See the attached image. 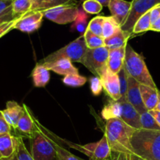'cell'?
<instances>
[{
	"mask_svg": "<svg viewBox=\"0 0 160 160\" xmlns=\"http://www.w3.org/2000/svg\"><path fill=\"white\" fill-rule=\"evenodd\" d=\"M151 31H156V32H160V17L154 23L152 24Z\"/></svg>",
	"mask_w": 160,
	"mask_h": 160,
	"instance_id": "46",
	"label": "cell"
},
{
	"mask_svg": "<svg viewBox=\"0 0 160 160\" xmlns=\"http://www.w3.org/2000/svg\"><path fill=\"white\" fill-rule=\"evenodd\" d=\"M12 160H18V159H17V156H16L15 157H14L13 159H12Z\"/></svg>",
	"mask_w": 160,
	"mask_h": 160,
	"instance_id": "50",
	"label": "cell"
},
{
	"mask_svg": "<svg viewBox=\"0 0 160 160\" xmlns=\"http://www.w3.org/2000/svg\"><path fill=\"white\" fill-rule=\"evenodd\" d=\"M13 0H0V15L12 11Z\"/></svg>",
	"mask_w": 160,
	"mask_h": 160,
	"instance_id": "40",
	"label": "cell"
},
{
	"mask_svg": "<svg viewBox=\"0 0 160 160\" xmlns=\"http://www.w3.org/2000/svg\"><path fill=\"white\" fill-rule=\"evenodd\" d=\"M103 89L113 101H119L121 98L120 78L118 74L112 73L108 67L100 76Z\"/></svg>",
	"mask_w": 160,
	"mask_h": 160,
	"instance_id": "11",
	"label": "cell"
},
{
	"mask_svg": "<svg viewBox=\"0 0 160 160\" xmlns=\"http://www.w3.org/2000/svg\"><path fill=\"white\" fill-rule=\"evenodd\" d=\"M23 112L19 120L15 132L20 133L19 136H24L30 138L38 130L37 120L26 105L23 104Z\"/></svg>",
	"mask_w": 160,
	"mask_h": 160,
	"instance_id": "12",
	"label": "cell"
},
{
	"mask_svg": "<svg viewBox=\"0 0 160 160\" xmlns=\"http://www.w3.org/2000/svg\"><path fill=\"white\" fill-rule=\"evenodd\" d=\"M78 8L77 4L65 5L56 6L51 9L43 10L44 17L58 24H67L74 22L78 15Z\"/></svg>",
	"mask_w": 160,
	"mask_h": 160,
	"instance_id": "9",
	"label": "cell"
},
{
	"mask_svg": "<svg viewBox=\"0 0 160 160\" xmlns=\"http://www.w3.org/2000/svg\"><path fill=\"white\" fill-rule=\"evenodd\" d=\"M32 3L31 0H13L12 4V12L18 17L31 12Z\"/></svg>",
	"mask_w": 160,
	"mask_h": 160,
	"instance_id": "27",
	"label": "cell"
},
{
	"mask_svg": "<svg viewBox=\"0 0 160 160\" xmlns=\"http://www.w3.org/2000/svg\"><path fill=\"white\" fill-rule=\"evenodd\" d=\"M127 101L131 103L140 114L148 112L142 102V95L140 92V84L137 81L128 75V93H127Z\"/></svg>",
	"mask_w": 160,
	"mask_h": 160,
	"instance_id": "14",
	"label": "cell"
},
{
	"mask_svg": "<svg viewBox=\"0 0 160 160\" xmlns=\"http://www.w3.org/2000/svg\"><path fill=\"white\" fill-rule=\"evenodd\" d=\"M77 4L76 0H46L45 9H51L56 6H65V5Z\"/></svg>",
	"mask_w": 160,
	"mask_h": 160,
	"instance_id": "37",
	"label": "cell"
},
{
	"mask_svg": "<svg viewBox=\"0 0 160 160\" xmlns=\"http://www.w3.org/2000/svg\"><path fill=\"white\" fill-rule=\"evenodd\" d=\"M135 131L120 118L106 120L104 134L107 138L111 151L134 155L131 141Z\"/></svg>",
	"mask_w": 160,
	"mask_h": 160,
	"instance_id": "1",
	"label": "cell"
},
{
	"mask_svg": "<svg viewBox=\"0 0 160 160\" xmlns=\"http://www.w3.org/2000/svg\"><path fill=\"white\" fill-rule=\"evenodd\" d=\"M132 1H137V0H132Z\"/></svg>",
	"mask_w": 160,
	"mask_h": 160,
	"instance_id": "51",
	"label": "cell"
},
{
	"mask_svg": "<svg viewBox=\"0 0 160 160\" xmlns=\"http://www.w3.org/2000/svg\"><path fill=\"white\" fill-rule=\"evenodd\" d=\"M131 156H132V160H145L143 159H141V158L138 157V156H135V155H132Z\"/></svg>",
	"mask_w": 160,
	"mask_h": 160,
	"instance_id": "49",
	"label": "cell"
},
{
	"mask_svg": "<svg viewBox=\"0 0 160 160\" xmlns=\"http://www.w3.org/2000/svg\"><path fill=\"white\" fill-rule=\"evenodd\" d=\"M88 16L87 15V12L84 9H78V17L75 20V21L73 22V24L72 25V29H75L78 32L81 33V34H84L88 28Z\"/></svg>",
	"mask_w": 160,
	"mask_h": 160,
	"instance_id": "28",
	"label": "cell"
},
{
	"mask_svg": "<svg viewBox=\"0 0 160 160\" xmlns=\"http://www.w3.org/2000/svg\"><path fill=\"white\" fill-rule=\"evenodd\" d=\"M121 29L120 25L117 23L112 17H105L102 27V38H109Z\"/></svg>",
	"mask_w": 160,
	"mask_h": 160,
	"instance_id": "26",
	"label": "cell"
},
{
	"mask_svg": "<svg viewBox=\"0 0 160 160\" xmlns=\"http://www.w3.org/2000/svg\"><path fill=\"white\" fill-rule=\"evenodd\" d=\"M123 67L128 74L134 78L140 84H145L154 88H157L156 83L145 64L144 58L137 52L134 51L132 47L129 45H127L126 47Z\"/></svg>",
	"mask_w": 160,
	"mask_h": 160,
	"instance_id": "3",
	"label": "cell"
},
{
	"mask_svg": "<svg viewBox=\"0 0 160 160\" xmlns=\"http://www.w3.org/2000/svg\"><path fill=\"white\" fill-rule=\"evenodd\" d=\"M90 88L95 96H98L103 90L102 83L98 77H92L90 78Z\"/></svg>",
	"mask_w": 160,
	"mask_h": 160,
	"instance_id": "36",
	"label": "cell"
},
{
	"mask_svg": "<svg viewBox=\"0 0 160 160\" xmlns=\"http://www.w3.org/2000/svg\"><path fill=\"white\" fill-rule=\"evenodd\" d=\"M31 77L35 87L44 88L50 81V70L42 64L37 63L33 70Z\"/></svg>",
	"mask_w": 160,
	"mask_h": 160,
	"instance_id": "21",
	"label": "cell"
},
{
	"mask_svg": "<svg viewBox=\"0 0 160 160\" xmlns=\"http://www.w3.org/2000/svg\"><path fill=\"white\" fill-rule=\"evenodd\" d=\"M82 7L87 13L97 14L101 12L103 6L95 0H87L83 2Z\"/></svg>",
	"mask_w": 160,
	"mask_h": 160,
	"instance_id": "35",
	"label": "cell"
},
{
	"mask_svg": "<svg viewBox=\"0 0 160 160\" xmlns=\"http://www.w3.org/2000/svg\"><path fill=\"white\" fill-rule=\"evenodd\" d=\"M119 78H120V93H121V98L119 102L127 101V93H128V74L125 70L124 67H123L121 70L118 73Z\"/></svg>",
	"mask_w": 160,
	"mask_h": 160,
	"instance_id": "33",
	"label": "cell"
},
{
	"mask_svg": "<svg viewBox=\"0 0 160 160\" xmlns=\"http://www.w3.org/2000/svg\"><path fill=\"white\" fill-rule=\"evenodd\" d=\"M119 102V101H118ZM121 105V114L120 119L135 130L142 129L140 113L128 101L120 102Z\"/></svg>",
	"mask_w": 160,
	"mask_h": 160,
	"instance_id": "16",
	"label": "cell"
},
{
	"mask_svg": "<svg viewBox=\"0 0 160 160\" xmlns=\"http://www.w3.org/2000/svg\"><path fill=\"white\" fill-rule=\"evenodd\" d=\"M148 112H149L150 113H151V115L154 117L155 120L157 122L158 125H159L160 128V111L157 110V109H153V110L148 111Z\"/></svg>",
	"mask_w": 160,
	"mask_h": 160,
	"instance_id": "45",
	"label": "cell"
},
{
	"mask_svg": "<svg viewBox=\"0 0 160 160\" xmlns=\"http://www.w3.org/2000/svg\"><path fill=\"white\" fill-rule=\"evenodd\" d=\"M140 92L142 102L148 111L156 109L159 102V91L158 88H154L145 84H140Z\"/></svg>",
	"mask_w": 160,
	"mask_h": 160,
	"instance_id": "20",
	"label": "cell"
},
{
	"mask_svg": "<svg viewBox=\"0 0 160 160\" xmlns=\"http://www.w3.org/2000/svg\"><path fill=\"white\" fill-rule=\"evenodd\" d=\"M126 47L127 45L119 48L109 49L107 67L112 73L118 74L119 72L123 69L124 65Z\"/></svg>",
	"mask_w": 160,
	"mask_h": 160,
	"instance_id": "18",
	"label": "cell"
},
{
	"mask_svg": "<svg viewBox=\"0 0 160 160\" xmlns=\"http://www.w3.org/2000/svg\"><path fill=\"white\" fill-rule=\"evenodd\" d=\"M18 18H20V17L14 15L12 9V11H10V12H6V13H3L0 15V24L6 23V22L12 21V20H16V19H18Z\"/></svg>",
	"mask_w": 160,
	"mask_h": 160,
	"instance_id": "43",
	"label": "cell"
},
{
	"mask_svg": "<svg viewBox=\"0 0 160 160\" xmlns=\"http://www.w3.org/2000/svg\"><path fill=\"white\" fill-rule=\"evenodd\" d=\"M109 49L106 46L97 48H88L83 57L82 63L93 74L100 78L107 67Z\"/></svg>",
	"mask_w": 160,
	"mask_h": 160,
	"instance_id": "7",
	"label": "cell"
},
{
	"mask_svg": "<svg viewBox=\"0 0 160 160\" xmlns=\"http://www.w3.org/2000/svg\"><path fill=\"white\" fill-rule=\"evenodd\" d=\"M44 14L42 11H31L17 19L14 29L24 33H33L40 28Z\"/></svg>",
	"mask_w": 160,
	"mask_h": 160,
	"instance_id": "10",
	"label": "cell"
},
{
	"mask_svg": "<svg viewBox=\"0 0 160 160\" xmlns=\"http://www.w3.org/2000/svg\"><path fill=\"white\" fill-rule=\"evenodd\" d=\"M149 12L152 24V23H154L160 17V4L157 5V6H156L155 7H153Z\"/></svg>",
	"mask_w": 160,
	"mask_h": 160,
	"instance_id": "44",
	"label": "cell"
},
{
	"mask_svg": "<svg viewBox=\"0 0 160 160\" xmlns=\"http://www.w3.org/2000/svg\"><path fill=\"white\" fill-rule=\"evenodd\" d=\"M155 109H157V110L160 111V92H159V102H158L157 106H156V108Z\"/></svg>",
	"mask_w": 160,
	"mask_h": 160,
	"instance_id": "48",
	"label": "cell"
},
{
	"mask_svg": "<svg viewBox=\"0 0 160 160\" xmlns=\"http://www.w3.org/2000/svg\"><path fill=\"white\" fill-rule=\"evenodd\" d=\"M104 19L105 17H102V16L95 17L89 22L87 29L93 34L102 37V27Z\"/></svg>",
	"mask_w": 160,
	"mask_h": 160,
	"instance_id": "32",
	"label": "cell"
},
{
	"mask_svg": "<svg viewBox=\"0 0 160 160\" xmlns=\"http://www.w3.org/2000/svg\"><path fill=\"white\" fill-rule=\"evenodd\" d=\"M18 139V146H17V158L18 160H34L31 152H28L23 142V137L17 136Z\"/></svg>",
	"mask_w": 160,
	"mask_h": 160,
	"instance_id": "34",
	"label": "cell"
},
{
	"mask_svg": "<svg viewBox=\"0 0 160 160\" xmlns=\"http://www.w3.org/2000/svg\"><path fill=\"white\" fill-rule=\"evenodd\" d=\"M5 119L13 131L17 129V123L23 112V107L17 102L9 101L6 102V109L2 110Z\"/></svg>",
	"mask_w": 160,
	"mask_h": 160,
	"instance_id": "17",
	"label": "cell"
},
{
	"mask_svg": "<svg viewBox=\"0 0 160 160\" xmlns=\"http://www.w3.org/2000/svg\"><path fill=\"white\" fill-rule=\"evenodd\" d=\"M39 126H40V128H42V131L45 133V134L48 136L49 140L51 141V142L52 143L53 146L56 148V152H57L58 155H59L60 160H84L81 159V158L78 157V156H75V155L72 154L70 152H69L68 150H67L65 148H63L62 145H60V144H59V142L55 139V138L52 135V133L50 132L48 130H47L46 128H44L40 123H39Z\"/></svg>",
	"mask_w": 160,
	"mask_h": 160,
	"instance_id": "22",
	"label": "cell"
},
{
	"mask_svg": "<svg viewBox=\"0 0 160 160\" xmlns=\"http://www.w3.org/2000/svg\"><path fill=\"white\" fill-rule=\"evenodd\" d=\"M134 155L145 160H160V131L136 130L131 141Z\"/></svg>",
	"mask_w": 160,
	"mask_h": 160,
	"instance_id": "2",
	"label": "cell"
},
{
	"mask_svg": "<svg viewBox=\"0 0 160 160\" xmlns=\"http://www.w3.org/2000/svg\"><path fill=\"white\" fill-rule=\"evenodd\" d=\"M84 35L88 48H97L105 46L104 38L101 36L93 34L89 30H86Z\"/></svg>",
	"mask_w": 160,
	"mask_h": 160,
	"instance_id": "30",
	"label": "cell"
},
{
	"mask_svg": "<svg viewBox=\"0 0 160 160\" xmlns=\"http://www.w3.org/2000/svg\"><path fill=\"white\" fill-rule=\"evenodd\" d=\"M62 82L70 87H81L87 82V78L79 74H70L62 78Z\"/></svg>",
	"mask_w": 160,
	"mask_h": 160,
	"instance_id": "31",
	"label": "cell"
},
{
	"mask_svg": "<svg viewBox=\"0 0 160 160\" xmlns=\"http://www.w3.org/2000/svg\"><path fill=\"white\" fill-rule=\"evenodd\" d=\"M121 114V105L118 101L111 100L103 108L102 116L106 120L114 118H120Z\"/></svg>",
	"mask_w": 160,
	"mask_h": 160,
	"instance_id": "24",
	"label": "cell"
},
{
	"mask_svg": "<svg viewBox=\"0 0 160 160\" xmlns=\"http://www.w3.org/2000/svg\"><path fill=\"white\" fill-rule=\"evenodd\" d=\"M17 20V19H16L12 21L6 22V23L0 24V38L9 33L11 30L14 29V26H15Z\"/></svg>",
	"mask_w": 160,
	"mask_h": 160,
	"instance_id": "38",
	"label": "cell"
},
{
	"mask_svg": "<svg viewBox=\"0 0 160 160\" xmlns=\"http://www.w3.org/2000/svg\"><path fill=\"white\" fill-rule=\"evenodd\" d=\"M151 17H150V12L148 11L146 13L142 15L137 20L135 24L134 25V28H133L132 31V36L146 32L148 31H151Z\"/></svg>",
	"mask_w": 160,
	"mask_h": 160,
	"instance_id": "25",
	"label": "cell"
},
{
	"mask_svg": "<svg viewBox=\"0 0 160 160\" xmlns=\"http://www.w3.org/2000/svg\"><path fill=\"white\" fill-rule=\"evenodd\" d=\"M131 6H132V1L109 0L108 7L111 12V17L121 27L129 15Z\"/></svg>",
	"mask_w": 160,
	"mask_h": 160,
	"instance_id": "15",
	"label": "cell"
},
{
	"mask_svg": "<svg viewBox=\"0 0 160 160\" xmlns=\"http://www.w3.org/2000/svg\"><path fill=\"white\" fill-rule=\"evenodd\" d=\"M12 130L3 116L2 112L0 110V134L12 133Z\"/></svg>",
	"mask_w": 160,
	"mask_h": 160,
	"instance_id": "39",
	"label": "cell"
},
{
	"mask_svg": "<svg viewBox=\"0 0 160 160\" xmlns=\"http://www.w3.org/2000/svg\"><path fill=\"white\" fill-rule=\"evenodd\" d=\"M18 139L12 133L0 134V160H12L17 156Z\"/></svg>",
	"mask_w": 160,
	"mask_h": 160,
	"instance_id": "13",
	"label": "cell"
},
{
	"mask_svg": "<svg viewBox=\"0 0 160 160\" xmlns=\"http://www.w3.org/2000/svg\"><path fill=\"white\" fill-rule=\"evenodd\" d=\"M87 49L88 47L86 45L84 35L81 34L74 41L61 48L60 49L49 54L43 59L39 61L38 63H51L62 58L70 59L72 62H81Z\"/></svg>",
	"mask_w": 160,
	"mask_h": 160,
	"instance_id": "4",
	"label": "cell"
},
{
	"mask_svg": "<svg viewBox=\"0 0 160 160\" xmlns=\"http://www.w3.org/2000/svg\"><path fill=\"white\" fill-rule=\"evenodd\" d=\"M32 3L31 11H43L46 6V0H31Z\"/></svg>",
	"mask_w": 160,
	"mask_h": 160,
	"instance_id": "41",
	"label": "cell"
},
{
	"mask_svg": "<svg viewBox=\"0 0 160 160\" xmlns=\"http://www.w3.org/2000/svg\"><path fill=\"white\" fill-rule=\"evenodd\" d=\"M140 121L142 129L150 131H160V128L154 117L149 112H145L140 114Z\"/></svg>",
	"mask_w": 160,
	"mask_h": 160,
	"instance_id": "29",
	"label": "cell"
},
{
	"mask_svg": "<svg viewBox=\"0 0 160 160\" xmlns=\"http://www.w3.org/2000/svg\"><path fill=\"white\" fill-rule=\"evenodd\" d=\"M38 130L31 138V154L34 160H60L59 156L48 136L39 126L37 120Z\"/></svg>",
	"mask_w": 160,
	"mask_h": 160,
	"instance_id": "5",
	"label": "cell"
},
{
	"mask_svg": "<svg viewBox=\"0 0 160 160\" xmlns=\"http://www.w3.org/2000/svg\"><path fill=\"white\" fill-rule=\"evenodd\" d=\"M132 155L123 152H113L111 154V160H132Z\"/></svg>",
	"mask_w": 160,
	"mask_h": 160,
	"instance_id": "42",
	"label": "cell"
},
{
	"mask_svg": "<svg viewBox=\"0 0 160 160\" xmlns=\"http://www.w3.org/2000/svg\"><path fill=\"white\" fill-rule=\"evenodd\" d=\"M56 138L70 148H74L82 152L83 154L86 155L89 158V160H109L111 158L112 151L109 147L107 138L105 134L98 142L89 143L84 145H78L64 139L59 138L57 136Z\"/></svg>",
	"mask_w": 160,
	"mask_h": 160,
	"instance_id": "6",
	"label": "cell"
},
{
	"mask_svg": "<svg viewBox=\"0 0 160 160\" xmlns=\"http://www.w3.org/2000/svg\"><path fill=\"white\" fill-rule=\"evenodd\" d=\"M49 70L55 72L59 75H63L64 77L70 74H79L78 68L74 67L71 61L66 58L59 59L51 63L42 64Z\"/></svg>",
	"mask_w": 160,
	"mask_h": 160,
	"instance_id": "19",
	"label": "cell"
},
{
	"mask_svg": "<svg viewBox=\"0 0 160 160\" xmlns=\"http://www.w3.org/2000/svg\"><path fill=\"white\" fill-rule=\"evenodd\" d=\"M160 4V0H137L132 1V6L129 12L128 18L120 28L123 32L126 33L130 37H132V31L134 25L137 20L151 10L153 7Z\"/></svg>",
	"mask_w": 160,
	"mask_h": 160,
	"instance_id": "8",
	"label": "cell"
},
{
	"mask_svg": "<svg viewBox=\"0 0 160 160\" xmlns=\"http://www.w3.org/2000/svg\"><path fill=\"white\" fill-rule=\"evenodd\" d=\"M129 38H131V37L120 29L110 38L104 39L105 46L107 47L109 49L121 48L128 45V41Z\"/></svg>",
	"mask_w": 160,
	"mask_h": 160,
	"instance_id": "23",
	"label": "cell"
},
{
	"mask_svg": "<svg viewBox=\"0 0 160 160\" xmlns=\"http://www.w3.org/2000/svg\"><path fill=\"white\" fill-rule=\"evenodd\" d=\"M81 1H82L83 2H84L87 1V0H81ZM95 1H98V2L101 3V4L103 6H109V0H95Z\"/></svg>",
	"mask_w": 160,
	"mask_h": 160,
	"instance_id": "47",
	"label": "cell"
}]
</instances>
